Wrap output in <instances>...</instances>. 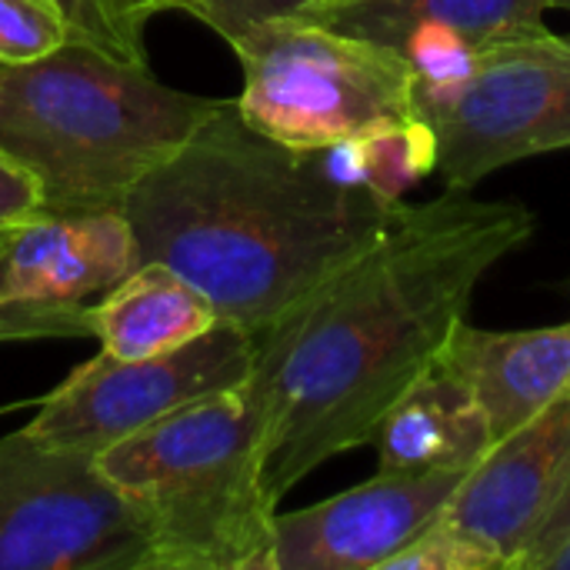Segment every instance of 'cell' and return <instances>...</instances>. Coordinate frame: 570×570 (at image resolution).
Wrapping results in <instances>:
<instances>
[{"mask_svg": "<svg viewBox=\"0 0 570 570\" xmlns=\"http://www.w3.org/2000/svg\"><path fill=\"white\" fill-rule=\"evenodd\" d=\"M531 234L521 204L468 190L401 200L367 254L254 334L244 391L277 504L331 458L374 441L394 401L438 364L481 277Z\"/></svg>", "mask_w": 570, "mask_h": 570, "instance_id": "cell-1", "label": "cell"}, {"mask_svg": "<svg viewBox=\"0 0 570 570\" xmlns=\"http://www.w3.org/2000/svg\"><path fill=\"white\" fill-rule=\"evenodd\" d=\"M397 204L334 180L321 150L287 147L220 100L124 214L140 264L177 271L220 321L261 334L367 254Z\"/></svg>", "mask_w": 570, "mask_h": 570, "instance_id": "cell-2", "label": "cell"}, {"mask_svg": "<svg viewBox=\"0 0 570 570\" xmlns=\"http://www.w3.org/2000/svg\"><path fill=\"white\" fill-rule=\"evenodd\" d=\"M217 107L70 37L33 63L0 67V154L37 180L43 210L124 207Z\"/></svg>", "mask_w": 570, "mask_h": 570, "instance_id": "cell-3", "label": "cell"}, {"mask_svg": "<svg viewBox=\"0 0 570 570\" xmlns=\"http://www.w3.org/2000/svg\"><path fill=\"white\" fill-rule=\"evenodd\" d=\"M94 458L134 508L150 570H271L277 501L244 387L197 397Z\"/></svg>", "mask_w": 570, "mask_h": 570, "instance_id": "cell-4", "label": "cell"}, {"mask_svg": "<svg viewBox=\"0 0 570 570\" xmlns=\"http://www.w3.org/2000/svg\"><path fill=\"white\" fill-rule=\"evenodd\" d=\"M240 117L297 150H324L374 127L411 124L414 70L384 43L307 17L267 20L234 43Z\"/></svg>", "mask_w": 570, "mask_h": 570, "instance_id": "cell-5", "label": "cell"}, {"mask_svg": "<svg viewBox=\"0 0 570 570\" xmlns=\"http://www.w3.org/2000/svg\"><path fill=\"white\" fill-rule=\"evenodd\" d=\"M448 190H471L494 170L570 147V37L548 33L478 60L454 80L417 83Z\"/></svg>", "mask_w": 570, "mask_h": 570, "instance_id": "cell-6", "label": "cell"}, {"mask_svg": "<svg viewBox=\"0 0 570 570\" xmlns=\"http://www.w3.org/2000/svg\"><path fill=\"white\" fill-rule=\"evenodd\" d=\"M0 570H150L134 508L94 454L0 438Z\"/></svg>", "mask_w": 570, "mask_h": 570, "instance_id": "cell-7", "label": "cell"}, {"mask_svg": "<svg viewBox=\"0 0 570 570\" xmlns=\"http://www.w3.org/2000/svg\"><path fill=\"white\" fill-rule=\"evenodd\" d=\"M254 354V334L227 321L157 357L117 361L100 351L40 401L23 431L50 448L100 454L197 397L244 387Z\"/></svg>", "mask_w": 570, "mask_h": 570, "instance_id": "cell-8", "label": "cell"}, {"mask_svg": "<svg viewBox=\"0 0 570 570\" xmlns=\"http://www.w3.org/2000/svg\"><path fill=\"white\" fill-rule=\"evenodd\" d=\"M570 474V397L494 441L461 478L434 524L481 551L494 568H518Z\"/></svg>", "mask_w": 570, "mask_h": 570, "instance_id": "cell-9", "label": "cell"}, {"mask_svg": "<svg viewBox=\"0 0 570 570\" xmlns=\"http://www.w3.org/2000/svg\"><path fill=\"white\" fill-rule=\"evenodd\" d=\"M461 471H377L371 481L277 514L271 570H381L448 504Z\"/></svg>", "mask_w": 570, "mask_h": 570, "instance_id": "cell-10", "label": "cell"}, {"mask_svg": "<svg viewBox=\"0 0 570 570\" xmlns=\"http://www.w3.org/2000/svg\"><path fill=\"white\" fill-rule=\"evenodd\" d=\"M544 10V0H317L297 17L384 43L411 63L417 83H438L554 33Z\"/></svg>", "mask_w": 570, "mask_h": 570, "instance_id": "cell-11", "label": "cell"}, {"mask_svg": "<svg viewBox=\"0 0 570 570\" xmlns=\"http://www.w3.org/2000/svg\"><path fill=\"white\" fill-rule=\"evenodd\" d=\"M137 237L124 207L40 210L7 250V297L47 307H83L137 267Z\"/></svg>", "mask_w": 570, "mask_h": 570, "instance_id": "cell-12", "label": "cell"}, {"mask_svg": "<svg viewBox=\"0 0 570 570\" xmlns=\"http://www.w3.org/2000/svg\"><path fill=\"white\" fill-rule=\"evenodd\" d=\"M438 367L458 377L501 441L570 397V321L534 331H481L468 317L441 347Z\"/></svg>", "mask_w": 570, "mask_h": 570, "instance_id": "cell-13", "label": "cell"}, {"mask_svg": "<svg viewBox=\"0 0 570 570\" xmlns=\"http://www.w3.org/2000/svg\"><path fill=\"white\" fill-rule=\"evenodd\" d=\"M381 471L468 474L494 444L474 394L438 364L417 377L374 431Z\"/></svg>", "mask_w": 570, "mask_h": 570, "instance_id": "cell-14", "label": "cell"}, {"mask_svg": "<svg viewBox=\"0 0 570 570\" xmlns=\"http://www.w3.org/2000/svg\"><path fill=\"white\" fill-rule=\"evenodd\" d=\"M94 337L117 361L170 354L220 324L210 301L164 264H137L97 304Z\"/></svg>", "mask_w": 570, "mask_h": 570, "instance_id": "cell-15", "label": "cell"}, {"mask_svg": "<svg viewBox=\"0 0 570 570\" xmlns=\"http://www.w3.org/2000/svg\"><path fill=\"white\" fill-rule=\"evenodd\" d=\"M321 160L334 180L367 187L381 200L397 204L417 180L438 170V147L431 127L411 120L374 127L361 137L324 147Z\"/></svg>", "mask_w": 570, "mask_h": 570, "instance_id": "cell-16", "label": "cell"}, {"mask_svg": "<svg viewBox=\"0 0 570 570\" xmlns=\"http://www.w3.org/2000/svg\"><path fill=\"white\" fill-rule=\"evenodd\" d=\"M73 37L57 0H0V67L33 63Z\"/></svg>", "mask_w": 570, "mask_h": 570, "instance_id": "cell-17", "label": "cell"}, {"mask_svg": "<svg viewBox=\"0 0 570 570\" xmlns=\"http://www.w3.org/2000/svg\"><path fill=\"white\" fill-rule=\"evenodd\" d=\"M13 230H0V344L40 341V337H94L90 304L47 307V304H23L7 297V250Z\"/></svg>", "mask_w": 570, "mask_h": 570, "instance_id": "cell-18", "label": "cell"}, {"mask_svg": "<svg viewBox=\"0 0 570 570\" xmlns=\"http://www.w3.org/2000/svg\"><path fill=\"white\" fill-rule=\"evenodd\" d=\"M67 13L73 37L90 40L117 57H127L134 63H147L144 53V27L124 17L117 0H57Z\"/></svg>", "mask_w": 570, "mask_h": 570, "instance_id": "cell-19", "label": "cell"}, {"mask_svg": "<svg viewBox=\"0 0 570 570\" xmlns=\"http://www.w3.org/2000/svg\"><path fill=\"white\" fill-rule=\"evenodd\" d=\"M381 570H494V561L468 548L441 524H428L404 551H397Z\"/></svg>", "mask_w": 570, "mask_h": 570, "instance_id": "cell-20", "label": "cell"}, {"mask_svg": "<svg viewBox=\"0 0 570 570\" xmlns=\"http://www.w3.org/2000/svg\"><path fill=\"white\" fill-rule=\"evenodd\" d=\"M314 3L317 0H200L197 20H204L210 30H217L234 47L240 37H247L261 23L281 20V17H297Z\"/></svg>", "mask_w": 570, "mask_h": 570, "instance_id": "cell-21", "label": "cell"}, {"mask_svg": "<svg viewBox=\"0 0 570 570\" xmlns=\"http://www.w3.org/2000/svg\"><path fill=\"white\" fill-rule=\"evenodd\" d=\"M43 210L37 180L7 154H0V230H13Z\"/></svg>", "mask_w": 570, "mask_h": 570, "instance_id": "cell-22", "label": "cell"}, {"mask_svg": "<svg viewBox=\"0 0 570 570\" xmlns=\"http://www.w3.org/2000/svg\"><path fill=\"white\" fill-rule=\"evenodd\" d=\"M570 538V474L568 481H564V488H561V494L554 498V504H551V511L544 514V521H541V528H538V534L531 538V544H528V551L521 554V561H518V568L514 570H541V564L564 544Z\"/></svg>", "mask_w": 570, "mask_h": 570, "instance_id": "cell-23", "label": "cell"}, {"mask_svg": "<svg viewBox=\"0 0 570 570\" xmlns=\"http://www.w3.org/2000/svg\"><path fill=\"white\" fill-rule=\"evenodd\" d=\"M117 7L124 10L127 20H134L137 27H147V20L154 13H164V10H184V13L197 17L200 0H117Z\"/></svg>", "mask_w": 570, "mask_h": 570, "instance_id": "cell-24", "label": "cell"}, {"mask_svg": "<svg viewBox=\"0 0 570 570\" xmlns=\"http://www.w3.org/2000/svg\"><path fill=\"white\" fill-rule=\"evenodd\" d=\"M541 570H570V538L541 564Z\"/></svg>", "mask_w": 570, "mask_h": 570, "instance_id": "cell-25", "label": "cell"}, {"mask_svg": "<svg viewBox=\"0 0 570 570\" xmlns=\"http://www.w3.org/2000/svg\"><path fill=\"white\" fill-rule=\"evenodd\" d=\"M548 10H570V0H544Z\"/></svg>", "mask_w": 570, "mask_h": 570, "instance_id": "cell-26", "label": "cell"}]
</instances>
